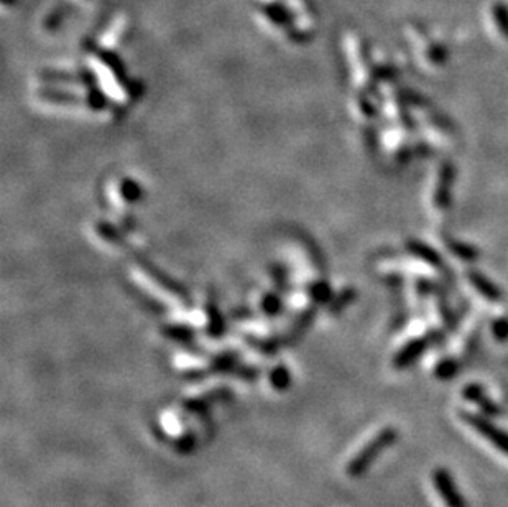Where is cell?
<instances>
[{"instance_id": "obj_1", "label": "cell", "mask_w": 508, "mask_h": 507, "mask_svg": "<svg viewBox=\"0 0 508 507\" xmlns=\"http://www.w3.org/2000/svg\"><path fill=\"white\" fill-rule=\"evenodd\" d=\"M398 437H400L398 430L393 429V426H387V429L378 431L371 442L364 444V448L357 453V455L350 458L349 465H347L346 468V473L354 479L362 478V476L371 469L373 461H375L387 448H390L391 444L398 442Z\"/></svg>"}, {"instance_id": "obj_2", "label": "cell", "mask_w": 508, "mask_h": 507, "mask_svg": "<svg viewBox=\"0 0 508 507\" xmlns=\"http://www.w3.org/2000/svg\"><path fill=\"white\" fill-rule=\"evenodd\" d=\"M461 419L464 420L466 425L474 429L477 433L482 435L489 443H492L498 451L508 456V431L498 429L489 417L479 415V413L474 412H461Z\"/></svg>"}, {"instance_id": "obj_3", "label": "cell", "mask_w": 508, "mask_h": 507, "mask_svg": "<svg viewBox=\"0 0 508 507\" xmlns=\"http://www.w3.org/2000/svg\"><path fill=\"white\" fill-rule=\"evenodd\" d=\"M431 479H433L436 491H438L441 499L444 501L446 507H467L466 497L459 491L451 471L446 468L434 469L433 474H431Z\"/></svg>"}, {"instance_id": "obj_4", "label": "cell", "mask_w": 508, "mask_h": 507, "mask_svg": "<svg viewBox=\"0 0 508 507\" xmlns=\"http://www.w3.org/2000/svg\"><path fill=\"white\" fill-rule=\"evenodd\" d=\"M426 344H427L426 340H414L412 342H408V344L395 356L393 366L396 369L408 367L409 364H413L418 358H420L423 351L426 349Z\"/></svg>"}, {"instance_id": "obj_5", "label": "cell", "mask_w": 508, "mask_h": 507, "mask_svg": "<svg viewBox=\"0 0 508 507\" xmlns=\"http://www.w3.org/2000/svg\"><path fill=\"white\" fill-rule=\"evenodd\" d=\"M270 384L275 390L283 392L291 385V374L285 366H275L270 372Z\"/></svg>"}, {"instance_id": "obj_6", "label": "cell", "mask_w": 508, "mask_h": 507, "mask_svg": "<svg viewBox=\"0 0 508 507\" xmlns=\"http://www.w3.org/2000/svg\"><path fill=\"white\" fill-rule=\"evenodd\" d=\"M457 371L459 364L456 361H452V359H444V361H441L438 366L434 367V376L438 377L439 381H448L452 379V377L457 374Z\"/></svg>"}, {"instance_id": "obj_7", "label": "cell", "mask_w": 508, "mask_h": 507, "mask_svg": "<svg viewBox=\"0 0 508 507\" xmlns=\"http://www.w3.org/2000/svg\"><path fill=\"white\" fill-rule=\"evenodd\" d=\"M462 397L471 404H479L480 400L487 397V394H485L484 387L480 384H469L462 389Z\"/></svg>"}, {"instance_id": "obj_8", "label": "cell", "mask_w": 508, "mask_h": 507, "mask_svg": "<svg viewBox=\"0 0 508 507\" xmlns=\"http://www.w3.org/2000/svg\"><path fill=\"white\" fill-rule=\"evenodd\" d=\"M477 406H479L480 410H482V415L489 417V419H490V417L502 415V407L497 406V404L493 402V400H490L489 397H485V399L480 400V402L477 404Z\"/></svg>"}, {"instance_id": "obj_9", "label": "cell", "mask_w": 508, "mask_h": 507, "mask_svg": "<svg viewBox=\"0 0 508 507\" xmlns=\"http://www.w3.org/2000/svg\"><path fill=\"white\" fill-rule=\"evenodd\" d=\"M196 447V438L193 433H188L185 435V437L178 440V442H175V448L178 453H185V455H188V453H191L194 450Z\"/></svg>"}, {"instance_id": "obj_10", "label": "cell", "mask_w": 508, "mask_h": 507, "mask_svg": "<svg viewBox=\"0 0 508 507\" xmlns=\"http://www.w3.org/2000/svg\"><path fill=\"white\" fill-rule=\"evenodd\" d=\"M493 333H496V336L498 338V340H505V338L508 336V323L507 322L497 323L496 326H493Z\"/></svg>"}]
</instances>
